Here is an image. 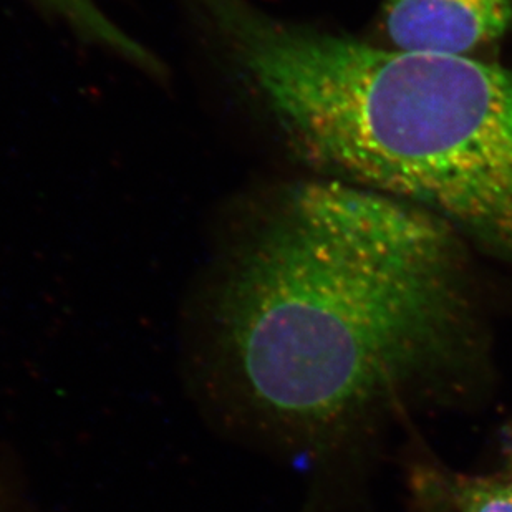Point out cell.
Masks as SVG:
<instances>
[{"label":"cell","instance_id":"277c9868","mask_svg":"<svg viewBox=\"0 0 512 512\" xmlns=\"http://www.w3.org/2000/svg\"><path fill=\"white\" fill-rule=\"evenodd\" d=\"M441 512H512V471L456 479L448 484Z\"/></svg>","mask_w":512,"mask_h":512},{"label":"cell","instance_id":"3957f363","mask_svg":"<svg viewBox=\"0 0 512 512\" xmlns=\"http://www.w3.org/2000/svg\"><path fill=\"white\" fill-rule=\"evenodd\" d=\"M512 24V0H385L392 49L471 57Z\"/></svg>","mask_w":512,"mask_h":512},{"label":"cell","instance_id":"6da1fadb","mask_svg":"<svg viewBox=\"0 0 512 512\" xmlns=\"http://www.w3.org/2000/svg\"><path fill=\"white\" fill-rule=\"evenodd\" d=\"M456 236L342 179L290 189L244 242L221 299L251 400L322 435L464 370L476 343Z\"/></svg>","mask_w":512,"mask_h":512},{"label":"cell","instance_id":"5b68a950","mask_svg":"<svg viewBox=\"0 0 512 512\" xmlns=\"http://www.w3.org/2000/svg\"><path fill=\"white\" fill-rule=\"evenodd\" d=\"M50 4H54L58 9L67 12L72 19L78 20V24L85 25L88 30L97 32L103 39H108L113 44L125 45L126 50L131 54L141 55L140 50L135 49L133 45L126 42L125 37L116 34L115 30L102 19V15L98 14L97 9H93L92 0H49Z\"/></svg>","mask_w":512,"mask_h":512},{"label":"cell","instance_id":"7a4b0ae2","mask_svg":"<svg viewBox=\"0 0 512 512\" xmlns=\"http://www.w3.org/2000/svg\"><path fill=\"white\" fill-rule=\"evenodd\" d=\"M209 9L307 158L512 261V70L380 49L236 0Z\"/></svg>","mask_w":512,"mask_h":512}]
</instances>
